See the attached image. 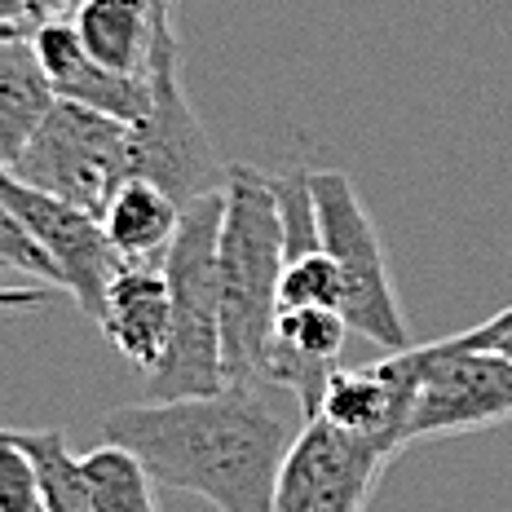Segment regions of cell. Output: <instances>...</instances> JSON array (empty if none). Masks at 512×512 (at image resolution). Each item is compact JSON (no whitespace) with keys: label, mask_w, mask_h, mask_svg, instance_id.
Instances as JSON below:
<instances>
[{"label":"cell","mask_w":512,"mask_h":512,"mask_svg":"<svg viewBox=\"0 0 512 512\" xmlns=\"http://www.w3.org/2000/svg\"><path fill=\"white\" fill-rule=\"evenodd\" d=\"M270 181H274V204H279V221H283V261L323 248V243H318V212H314L309 173L305 168H287V173L270 177Z\"/></svg>","instance_id":"d6986e66"},{"label":"cell","mask_w":512,"mask_h":512,"mask_svg":"<svg viewBox=\"0 0 512 512\" xmlns=\"http://www.w3.org/2000/svg\"><path fill=\"white\" fill-rule=\"evenodd\" d=\"M9 173L53 199H67V204L102 217L111 195L133 177L128 124L93 111V106L53 98L45 120L14 155Z\"/></svg>","instance_id":"277c9868"},{"label":"cell","mask_w":512,"mask_h":512,"mask_svg":"<svg viewBox=\"0 0 512 512\" xmlns=\"http://www.w3.org/2000/svg\"><path fill=\"white\" fill-rule=\"evenodd\" d=\"M98 327L128 367L151 376L173 336V296H168L164 261H124L106 283Z\"/></svg>","instance_id":"4fadbf2b"},{"label":"cell","mask_w":512,"mask_h":512,"mask_svg":"<svg viewBox=\"0 0 512 512\" xmlns=\"http://www.w3.org/2000/svg\"><path fill=\"white\" fill-rule=\"evenodd\" d=\"M31 49L53 84V98L93 106V111L115 115L124 124H137L151 106V76H128V71L102 67L98 58H89L71 18L53 14L40 27H31Z\"/></svg>","instance_id":"8fae6325"},{"label":"cell","mask_w":512,"mask_h":512,"mask_svg":"<svg viewBox=\"0 0 512 512\" xmlns=\"http://www.w3.org/2000/svg\"><path fill=\"white\" fill-rule=\"evenodd\" d=\"M9 31H18V27H0V36H9Z\"/></svg>","instance_id":"d4e9b609"},{"label":"cell","mask_w":512,"mask_h":512,"mask_svg":"<svg viewBox=\"0 0 512 512\" xmlns=\"http://www.w3.org/2000/svg\"><path fill=\"white\" fill-rule=\"evenodd\" d=\"M80 468L93 512H159L151 490L155 477L137 451L120 442H102L89 455H80Z\"/></svg>","instance_id":"e0dca14e"},{"label":"cell","mask_w":512,"mask_h":512,"mask_svg":"<svg viewBox=\"0 0 512 512\" xmlns=\"http://www.w3.org/2000/svg\"><path fill=\"white\" fill-rule=\"evenodd\" d=\"M226 195H204L181 208L177 234L164 252V279L173 296V336L164 362L146 376V398H199L226 389L221 376V274L217 234Z\"/></svg>","instance_id":"3957f363"},{"label":"cell","mask_w":512,"mask_h":512,"mask_svg":"<svg viewBox=\"0 0 512 512\" xmlns=\"http://www.w3.org/2000/svg\"><path fill=\"white\" fill-rule=\"evenodd\" d=\"M221 195V376L226 384H261L279 314L283 221L274 181L252 164H230Z\"/></svg>","instance_id":"7a4b0ae2"},{"label":"cell","mask_w":512,"mask_h":512,"mask_svg":"<svg viewBox=\"0 0 512 512\" xmlns=\"http://www.w3.org/2000/svg\"><path fill=\"white\" fill-rule=\"evenodd\" d=\"M314 186V212H318V243L336 261L340 274V314L349 332L376 340L393 354L407 349V314H402L398 287L389 274L380 230L371 212L362 208L354 181L345 173H309Z\"/></svg>","instance_id":"5b68a950"},{"label":"cell","mask_w":512,"mask_h":512,"mask_svg":"<svg viewBox=\"0 0 512 512\" xmlns=\"http://www.w3.org/2000/svg\"><path fill=\"white\" fill-rule=\"evenodd\" d=\"M464 340H468V345H477V349H490V354L512 358V305H508V309H499V314H495V318H486V323L468 327Z\"/></svg>","instance_id":"603a6c76"},{"label":"cell","mask_w":512,"mask_h":512,"mask_svg":"<svg viewBox=\"0 0 512 512\" xmlns=\"http://www.w3.org/2000/svg\"><path fill=\"white\" fill-rule=\"evenodd\" d=\"M40 512H45V508H40Z\"/></svg>","instance_id":"484cf974"},{"label":"cell","mask_w":512,"mask_h":512,"mask_svg":"<svg viewBox=\"0 0 512 512\" xmlns=\"http://www.w3.org/2000/svg\"><path fill=\"white\" fill-rule=\"evenodd\" d=\"M393 460L376 446L305 420L287 446L270 512H367L380 473Z\"/></svg>","instance_id":"9c48e42d"},{"label":"cell","mask_w":512,"mask_h":512,"mask_svg":"<svg viewBox=\"0 0 512 512\" xmlns=\"http://www.w3.org/2000/svg\"><path fill=\"white\" fill-rule=\"evenodd\" d=\"M40 477L36 464L23 446L9 437V429H0V512H40Z\"/></svg>","instance_id":"44dd1931"},{"label":"cell","mask_w":512,"mask_h":512,"mask_svg":"<svg viewBox=\"0 0 512 512\" xmlns=\"http://www.w3.org/2000/svg\"><path fill=\"white\" fill-rule=\"evenodd\" d=\"M177 221L181 208L142 177H128L111 195V204L102 208V230L124 261H164Z\"/></svg>","instance_id":"2e32d148"},{"label":"cell","mask_w":512,"mask_h":512,"mask_svg":"<svg viewBox=\"0 0 512 512\" xmlns=\"http://www.w3.org/2000/svg\"><path fill=\"white\" fill-rule=\"evenodd\" d=\"M49 301H53L49 287H0V309H31Z\"/></svg>","instance_id":"cb8c5ba5"},{"label":"cell","mask_w":512,"mask_h":512,"mask_svg":"<svg viewBox=\"0 0 512 512\" xmlns=\"http://www.w3.org/2000/svg\"><path fill=\"white\" fill-rule=\"evenodd\" d=\"M53 106V84L40 71L31 31L0 36V168L14 164V155L27 146L36 124Z\"/></svg>","instance_id":"9a60e30c"},{"label":"cell","mask_w":512,"mask_h":512,"mask_svg":"<svg viewBox=\"0 0 512 512\" xmlns=\"http://www.w3.org/2000/svg\"><path fill=\"white\" fill-rule=\"evenodd\" d=\"M349 323L332 305H287L274 314L270 358H265L261 384L283 389L301 402V420H314L323 389L336 371V358L345 349Z\"/></svg>","instance_id":"7c38bea8"},{"label":"cell","mask_w":512,"mask_h":512,"mask_svg":"<svg viewBox=\"0 0 512 512\" xmlns=\"http://www.w3.org/2000/svg\"><path fill=\"white\" fill-rule=\"evenodd\" d=\"M415 349L407 442L477 433L512 420V358L468 345L464 332Z\"/></svg>","instance_id":"52a82bcc"},{"label":"cell","mask_w":512,"mask_h":512,"mask_svg":"<svg viewBox=\"0 0 512 512\" xmlns=\"http://www.w3.org/2000/svg\"><path fill=\"white\" fill-rule=\"evenodd\" d=\"M9 437H14L31 455V464H36L45 512H93L80 455H71L67 433L62 429H9Z\"/></svg>","instance_id":"ac0fdd59"},{"label":"cell","mask_w":512,"mask_h":512,"mask_svg":"<svg viewBox=\"0 0 512 512\" xmlns=\"http://www.w3.org/2000/svg\"><path fill=\"white\" fill-rule=\"evenodd\" d=\"M0 195L14 208V217L23 221V230L36 239V248L53 261L58 287L80 305V314L89 318V323H98L106 283H111L115 270L124 265V256L106 239L102 217L27 186V181H18L9 168H0Z\"/></svg>","instance_id":"ba28073f"},{"label":"cell","mask_w":512,"mask_h":512,"mask_svg":"<svg viewBox=\"0 0 512 512\" xmlns=\"http://www.w3.org/2000/svg\"><path fill=\"white\" fill-rule=\"evenodd\" d=\"M415 398V349H393L376 367L332 371L318 402V415L327 429L376 446L380 455H398L407 446V415Z\"/></svg>","instance_id":"30bf717a"},{"label":"cell","mask_w":512,"mask_h":512,"mask_svg":"<svg viewBox=\"0 0 512 512\" xmlns=\"http://www.w3.org/2000/svg\"><path fill=\"white\" fill-rule=\"evenodd\" d=\"M102 437L142 455L159 486L190 490L217 512H270L296 433L265 402V384H226L199 398L115 407Z\"/></svg>","instance_id":"6da1fadb"},{"label":"cell","mask_w":512,"mask_h":512,"mask_svg":"<svg viewBox=\"0 0 512 512\" xmlns=\"http://www.w3.org/2000/svg\"><path fill=\"white\" fill-rule=\"evenodd\" d=\"M128 155H133V177L159 186L177 208L226 190L230 164L217 155L186 89H181L177 36H164L155 49L151 106L137 124H128Z\"/></svg>","instance_id":"8992f818"},{"label":"cell","mask_w":512,"mask_h":512,"mask_svg":"<svg viewBox=\"0 0 512 512\" xmlns=\"http://www.w3.org/2000/svg\"><path fill=\"white\" fill-rule=\"evenodd\" d=\"M0 265H14V270L31 274V279L58 287V270H53V261L36 248V239L23 230V221L14 217V208L5 204V195H0Z\"/></svg>","instance_id":"7402d4cb"},{"label":"cell","mask_w":512,"mask_h":512,"mask_svg":"<svg viewBox=\"0 0 512 512\" xmlns=\"http://www.w3.org/2000/svg\"><path fill=\"white\" fill-rule=\"evenodd\" d=\"M71 23H76L89 58H98L102 67L128 71V76H151L159 40L177 36V31H159L151 0H76Z\"/></svg>","instance_id":"5bb4252c"},{"label":"cell","mask_w":512,"mask_h":512,"mask_svg":"<svg viewBox=\"0 0 512 512\" xmlns=\"http://www.w3.org/2000/svg\"><path fill=\"white\" fill-rule=\"evenodd\" d=\"M287 305H332V309H340V274H336V261L323 248L283 261L279 309H287Z\"/></svg>","instance_id":"ffe728a7"}]
</instances>
